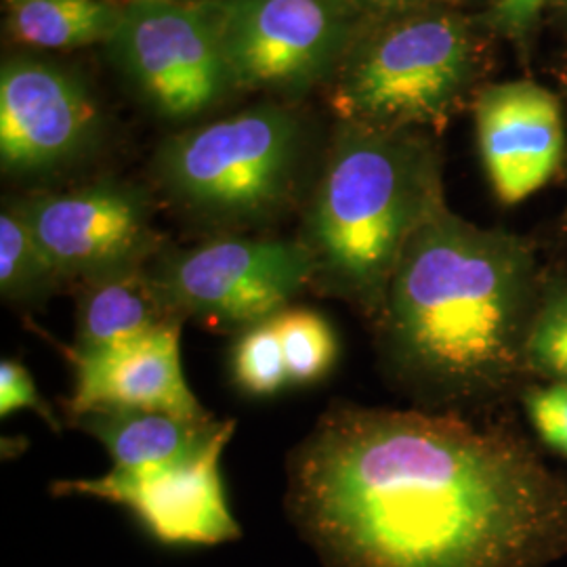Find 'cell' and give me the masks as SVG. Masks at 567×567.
Segmentation results:
<instances>
[{
	"label": "cell",
	"instance_id": "9",
	"mask_svg": "<svg viewBox=\"0 0 567 567\" xmlns=\"http://www.w3.org/2000/svg\"><path fill=\"white\" fill-rule=\"evenodd\" d=\"M16 204L68 290L145 267L164 246L152 196L135 183L102 179Z\"/></svg>",
	"mask_w": 567,
	"mask_h": 567
},
{
	"label": "cell",
	"instance_id": "21",
	"mask_svg": "<svg viewBox=\"0 0 567 567\" xmlns=\"http://www.w3.org/2000/svg\"><path fill=\"white\" fill-rule=\"evenodd\" d=\"M522 404L540 442L567 461L566 383H529L522 391Z\"/></svg>",
	"mask_w": 567,
	"mask_h": 567
},
{
	"label": "cell",
	"instance_id": "26",
	"mask_svg": "<svg viewBox=\"0 0 567 567\" xmlns=\"http://www.w3.org/2000/svg\"><path fill=\"white\" fill-rule=\"evenodd\" d=\"M9 2H16V0H9Z\"/></svg>",
	"mask_w": 567,
	"mask_h": 567
},
{
	"label": "cell",
	"instance_id": "4",
	"mask_svg": "<svg viewBox=\"0 0 567 567\" xmlns=\"http://www.w3.org/2000/svg\"><path fill=\"white\" fill-rule=\"evenodd\" d=\"M152 177L187 221L219 236L276 224L309 194L303 126L278 105L206 122L158 147Z\"/></svg>",
	"mask_w": 567,
	"mask_h": 567
},
{
	"label": "cell",
	"instance_id": "15",
	"mask_svg": "<svg viewBox=\"0 0 567 567\" xmlns=\"http://www.w3.org/2000/svg\"><path fill=\"white\" fill-rule=\"evenodd\" d=\"M74 295L76 328L68 355L97 353L168 322L154 301L145 267L81 284Z\"/></svg>",
	"mask_w": 567,
	"mask_h": 567
},
{
	"label": "cell",
	"instance_id": "20",
	"mask_svg": "<svg viewBox=\"0 0 567 567\" xmlns=\"http://www.w3.org/2000/svg\"><path fill=\"white\" fill-rule=\"evenodd\" d=\"M231 379L250 398H274L290 385L274 320L236 334L231 347Z\"/></svg>",
	"mask_w": 567,
	"mask_h": 567
},
{
	"label": "cell",
	"instance_id": "24",
	"mask_svg": "<svg viewBox=\"0 0 567 567\" xmlns=\"http://www.w3.org/2000/svg\"><path fill=\"white\" fill-rule=\"evenodd\" d=\"M358 2L368 4V7H374V9H400V7H405V4H412L414 0H358Z\"/></svg>",
	"mask_w": 567,
	"mask_h": 567
},
{
	"label": "cell",
	"instance_id": "25",
	"mask_svg": "<svg viewBox=\"0 0 567 567\" xmlns=\"http://www.w3.org/2000/svg\"><path fill=\"white\" fill-rule=\"evenodd\" d=\"M177 2H185V0H177Z\"/></svg>",
	"mask_w": 567,
	"mask_h": 567
},
{
	"label": "cell",
	"instance_id": "22",
	"mask_svg": "<svg viewBox=\"0 0 567 567\" xmlns=\"http://www.w3.org/2000/svg\"><path fill=\"white\" fill-rule=\"evenodd\" d=\"M18 410H32L55 433L61 431V421L55 410L39 393L30 370L18 360L4 358L0 362V416L7 419Z\"/></svg>",
	"mask_w": 567,
	"mask_h": 567
},
{
	"label": "cell",
	"instance_id": "18",
	"mask_svg": "<svg viewBox=\"0 0 567 567\" xmlns=\"http://www.w3.org/2000/svg\"><path fill=\"white\" fill-rule=\"evenodd\" d=\"M282 343L290 386L324 381L339 360V339L322 313L309 307H286L274 318Z\"/></svg>",
	"mask_w": 567,
	"mask_h": 567
},
{
	"label": "cell",
	"instance_id": "7",
	"mask_svg": "<svg viewBox=\"0 0 567 567\" xmlns=\"http://www.w3.org/2000/svg\"><path fill=\"white\" fill-rule=\"evenodd\" d=\"M236 86L295 93L344 58L353 0H203Z\"/></svg>",
	"mask_w": 567,
	"mask_h": 567
},
{
	"label": "cell",
	"instance_id": "17",
	"mask_svg": "<svg viewBox=\"0 0 567 567\" xmlns=\"http://www.w3.org/2000/svg\"><path fill=\"white\" fill-rule=\"evenodd\" d=\"M63 290H68V286L44 255L16 200L4 203L0 213L2 303L20 311H34Z\"/></svg>",
	"mask_w": 567,
	"mask_h": 567
},
{
	"label": "cell",
	"instance_id": "3",
	"mask_svg": "<svg viewBox=\"0 0 567 567\" xmlns=\"http://www.w3.org/2000/svg\"><path fill=\"white\" fill-rule=\"evenodd\" d=\"M442 208L440 161L429 143L344 124L303 203L299 243L311 261V292L374 324L410 238Z\"/></svg>",
	"mask_w": 567,
	"mask_h": 567
},
{
	"label": "cell",
	"instance_id": "6",
	"mask_svg": "<svg viewBox=\"0 0 567 567\" xmlns=\"http://www.w3.org/2000/svg\"><path fill=\"white\" fill-rule=\"evenodd\" d=\"M145 278L168 322L240 334L311 290V261L299 238L227 234L189 248L163 246Z\"/></svg>",
	"mask_w": 567,
	"mask_h": 567
},
{
	"label": "cell",
	"instance_id": "11",
	"mask_svg": "<svg viewBox=\"0 0 567 567\" xmlns=\"http://www.w3.org/2000/svg\"><path fill=\"white\" fill-rule=\"evenodd\" d=\"M100 110L72 72L18 58L0 72V164L11 177H51L86 158L100 140Z\"/></svg>",
	"mask_w": 567,
	"mask_h": 567
},
{
	"label": "cell",
	"instance_id": "1",
	"mask_svg": "<svg viewBox=\"0 0 567 567\" xmlns=\"http://www.w3.org/2000/svg\"><path fill=\"white\" fill-rule=\"evenodd\" d=\"M284 511L324 567H548L567 475L465 414L332 404L288 454Z\"/></svg>",
	"mask_w": 567,
	"mask_h": 567
},
{
	"label": "cell",
	"instance_id": "12",
	"mask_svg": "<svg viewBox=\"0 0 567 567\" xmlns=\"http://www.w3.org/2000/svg\"><path fill=\"white\" fill-rule=\"evenodd\" d=\"M182 328L166 322L97 353L70 355L76 381L63 405L68 421L100 408L152 410L194 423L215 419L183 377Z\"/></svg>",
	"mask_w": 567,
	"mask_h": 567
},
{
	"label": "cell",
	"instance_id": "16",
	"mask_svg": "<svg viewBox=\"0 0 567 567\" xmlns=\"http://www.w3.org/2000/svg\"><path fill=\"white\" fill-rule=\"evenodd\" d=\"M124 9L110 0H16L9 11V32L37 49H79L110 42Z\"/></svg>",
	"mask_w": 567,
	"mask_h": 567
},
{
	"label": "cell",
	"instance_id": "14",
	"mask_svg": "<svg viewBox=\"0 0 567 567\" xmlns=\"http://www.w3.org/2000/svg\"><path fill=\"white\" fill-rule=\"evenodd\" d=\"M224 423L217 419L194 423L133 408H100L70 421V425L97 440L112 456L114 468L121 471H152L187 463L217 437Z\"/></svg>",
	"mask_w": 567,
	"mask_h": 567
},
{
	"label": "cell",
	"instance_id": "23",
	"mask_svg": "<svg viewBox=\"0 0 567 567\" xmlns=\"http://www.w3.org/2000/svg\"><path fill=\"white\" fill-rule=\"evenodd\" d=\"M548 0H498L492 9V23L511 37L527 32L538 20Z\"/></svg>",
	"mask_w": 567,
	"mask_h": 567
},
{
	"label": "cell",
	"instance_id": "13",
	"mask_svg": "<svg viewBox=\"0 0 567 567\" xmlns=\"http://www.w3.org/2000/svg\"><path fill=\"white\" fill-rule=\"evenodd\" d=\"M475 126L487 179L503 204L545 187L564 158V121L557 97L536 82L486 89L475 103Z\"/></svg>",
	"mask_w": 567,
	"mask_h": 567
},
{
	"label": "cell",
	"instance_id": "19",
	"mask_svg": "<svg viewBox=\"0 0 567 567\" xmlns=\"http://www.w3.org/2000/svg\"><path fill=\"white\" fill-rule=\"evenodd\" d=\"M529 381L567 385V274L543 271L538 305L526 339Z\"/></svg>",
	"mask_w": 567,
	"mask_h": 567
},
{
	"label": "cell",
	"instance_id": "10",
	"mask_svg": "<svg viewBox=\"0 0 567 567\" xmlns=\"http://www.w3.org/2000/svg\"><path fill=\"white\" fill-rule=\"evenodd\" d=\"M236 431L225 421L217 437L182 465L152 471L112 468L93 480H60L53 496L97 498L126 508L143 529L164 547H217L243 536L221 480V454Z\"/></svg>",
	"mask_w": 567,
	"mask_h": 567
},
{
	"label": "cell",
	"instance_id": "2",
	"mask_svg": "<svg viewBox=\"0 0 567 567\" xmlns=\"http://www.w3.org/2000/svg\"><path fill=\"white\" fill-rule=\"evenodd\" d=\"M540 280L524 238L442 208L410 238L372 324L383 374L433 412L466 414L524 391Z\"/></svg>",
	"mask_w": 567,
	"mask_h": 567
},
{
	"label": "cell",
	"instance_id": "5",
	"mask_svg": "<svg viewBox=\"0 0 567 567\" xmlns=\"http://www.w3.org/2000/svg\"><path fill=\"white\" fill-rule=\"evenodd\" d=\"M465 21L447 13L391 23L360 44L339 72L330 105L344 124L400 131L446 124L471 79Z\"/></svg>",
	"mask_w": 567,
	"mask_h": 567
},
{
	"label": "cell",
	"instance_id": "8",
	"mask_svg": "<svg viewBox=\"0 0 567 567\" xmlns=\"http://www.w3.org/2000/svg\"><path fill=\"white\" fill-rule=\"evenodd\" d=\"M107 47L143 102L168 121L200 116L236 86L203 0H133Z\"/></svg>",
	"mask_w": 567,
	"mask_h": 567
}]
</instances>
